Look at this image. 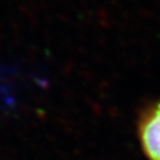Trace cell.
<instances>
[{
    "label": "cell",
    "mask_w": 160,
    "mask_h": 160,
    "mask_svg": "<svg viewBox=\"0 0 160 160\" xmlns=\"http://www.w3.org/2000/svg\"><path fill=\"white\" fill-rule=\"evenodd\" d=\"M136 135L146 160H160V98L140 111Z\"/></svg>",
    "instance_id": "1"
}]
</instances>
